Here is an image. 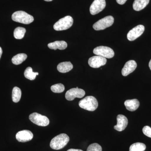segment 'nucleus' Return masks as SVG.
Segmentation results:
<instances>
[{"label":"nucleus","instance_id":"1","mask_svg":"<svg viewBox=\"0 0 151 151\" xmlns=\"http://www.w3.org/2000/svg\"><path fill=\"white\" fill-rule=\"evenodd\" d=\"M69 141V137L65 134L57 135L51 140L50 147L55 150H59L64 148Z\"/></svg>","mask_w":151,"mask_h":151},{"label":"nucleus","instance_id":"2","mask_svg":"<svg viewBox=\"0 0 151 151\" xmlns=\"http://www.w3.org/2000/svg\"><path fill=\"white\" fill-rule=\"evenodd\" d=\"M79 107L86 111H93L98 108V103L96 98L93 96H89L85 97L79 101Z\"/></svg>","mask_w":151,"mask_h":151},{"label":"nucleus","instance_id":"3","mask_svg":"<svg viewBox=\"0 0 151 151\" xmlns=\"http://www.w3.org/2000/svg\"><path fill=\"white\" fill-rule=\"evenodd\" d=\"M12 18L14 21L26 24L31 23L34 20L32 16L22 11L15 12L12 15Z\"/></svg>","mask_w":151,"mask_h":151},{"label":"nucleus","instance_id":"4","mask_svg":"<svg viewBox=\"0 0 151 151\" xmlns=\"http://www.w3.org/2000/svg\"><path fill=\"white\" fill-rule=\"evenodd\" d=\"M73 22V18L70 16H67L56 22L53 26V28L56 31L65 30L70 28Z\"/></svg>","mask_w":151,"mask_h":151},{"label":"nucleus","instance_id":"5","mask_svg":"<svg viewBox=\"0 0 151 151\" xmlns=\"http://www.w3.org/2000/svg\"><path fill=\"white\" fill-rule=\"evenodd\" d=\"M114 19L113 17L108 16L99 20L94 24L93 28L97 31L101 30L110 27L113 25Z\"/></svg>","mask_w":151,"mask_h":151},{"label":"nucleus","instance_id":"6","mask_svg":"<svg viewBox=\"0 0 151 151\" xmlns=\"http://www.w3.org/2000/svg\"><path fill=\"white\" fill-rule=\"evenodd\" d=\"M29 120L34 124L40 127H46L49 124V120L46 116L37 113H32L29 116Z\"/></svg>","mask_w":151,"mask_h":151},{"label":"nucleus","instance_id":"7","mask_svg":"<svg viewBox=\"0 0 151 151\" xmlns=\"http://www.w3.org/2000/svg\"><path fill=\"white\" fill-rule=\"evenodd\" d=\"M93 52L97 55L108 58H112L115 55L112 49L108 47L103 46L97 47L94 49Z\"/></svg>","mask_w":151,"mask_h":151},{"label":"nucleus","instance_id":"8","mask_svg":"<svg viewBox=\"0 0 151 151\" xmlns=\"http://www.w3.org/2000/svg\"><path fill=\"white\" fill-rule=\"evenodd\" d=\"M85 94V91L83 89H79L78 87L72 88L67 91L65 94L66 100L72 101L75 98H81L84 97Z\"/></svg>","mask_w":151,"mask_h":151},{"label":"nucleus","instance_id":"9","mask_svg":"<svg viewBox=\"0 0 151 151\" xmlns=\"http://www.w3.org/2000/svg\"><path fill=\"white\" fill-rule=\"evenodd\" d=\"M106 2L105 0H94L90 7V13L94 15L99 13L105 8Z\"/></svg>","mask_w":151,"mask_h":151},{"label":"nucleus","instance_id":"10","mask_svg":"<svg viewBox=\"0 0 151 151\" xmlns=\"http://www.w3.org/2000/svg\"><path fill=\"white\" fill-rule=\"evenodd\" d=\"M145 27L142 25H139L129 31L127 34V38L129 41H134L137 39L145 31Z\"/></svg>","mask_w":151,"mask_h":151},{"label":"nucleus","instance_id":"11","mask_svg":"<svg viewBox=\"0 0 151 151\" xmlns=\"http://www.w3.org/2000/svg\"><path fill=\"white\" fill-rule=\"evenodd\" d=\"M107 60L103 57L98 56H92L89 58L88 64L90 67L93 68H98L105 65Z\"/></svg>","mask_w":151,"mask_h":151},{"label":"nucleus","instance_id":"12","mask_svg":"<svg viewBox=\"0 0 151 151\" xmlns=\"http://www.w3.org/2000/svg\"><path fill=\"white\" fill-rule=\"evenodd\" d=\"M16 138L19 142H26L32 139L33 138V134L32 132L29 130H22L17 133Z\"/></svg>","mask_w":151,"mask_h":151},{"label":"nucleus","instance_id":"13","mask_svg":"<svg viewBox=\"0 0 151 151\" xmlns=\"http://www.w3.org/2000/svg\"><path fill=\"white\" fill-rule=\"evenodd\" d=\"M117 124L114 126V129L119 132H122L125 130L128 124V120L127 117L120 114L117 116Z\"/></svg>","mask_w":151,"mask_h":151},{"label":"nucleus","instance_id":"14","mask_svg":"<svg viewBox=\"0 0 151 151\" xmlns=\"http://www.w3.org/2000/svg\"><path fill=\"white\" fill-rule=\"evenodd\" d=\"M137 67V63L134 60H130L126 63L122 69V74L126 76L134 71Z\"/></svg>","mask_w":151,"mask_h":151},{"label":"nucleus","instance_id":"15","mask_svg":"<svg viewBox=\"0 0 151 151\" xmlns=\"http://www.w3.org/2000/svg\"><path fill=\"white\" fill-rule=\"evenodd\" d=\"M124 105L127 110L130 111H134L139 108L140 105L139 102L137 99L128 100L124 102Z\"/></svg>","mask_w":151,"mask_h":151},{"label":"nucleus","instance_id":"16","mask_svg":"<svg viewBox=\"0 0 151 151\" xmlns=\"http://www.w3.org/2000/svg\"><path fill=\"white\" fill-rule=\"evenodd\" d=\"M47 46L50 49L56 50L57 49L63 50L67 47V43L64 41H56L54 42L49 43Z\"/></svg>","mask_w":151,"mask_h":151},{"label":"nucleus","instance_id":"17","mask_svg":"<svg viewBox=\"0 0 151 151\" xmlns=\"http://www.w3.org/2000/svg\"><path fill=\"white\" fill-rule=\"evenodd\" d=\"M73 65L70 62H63L60 63L57 66L59 72L62 73H67L72 70Z\"/></svg>","mask_w":151,"mask_h":151},{"label":"nucleus","instance_id":"18","mask_svg":"<svg viewBox=\"0 0 151 151\" xmlns=\"http://www.w3.org/2000/svg\"><path fill=\"white\" fill-rule=\"evenodd\" d=\"M150 0H135L133 3V9L136 11H140L148 4Z\"/></svg>","mask_w":151,"mask_h":151},{"label":"nucleus","instance_id":"19","mask_svg":"<svg viewBox=\"0 0 151 151\" xmlns=\"http://www.w3.org/2000/svg\"><path fill=\"white\" fill-rule=\"evenodd\" d=\"M27 56L24 53H19L15 55L12 58V62L15 65H19L27 58Z\"/></svg>","mask_w":151,"mask_h":151},{"label":"nucleus","instance_id":"20","mask_svg":"<svg viewBox=\"0 0 151 151\" xmlns=\"http://www.w3.org/2000/svg\"><path fill=\"white\" fill-rule=\"evenodd\" d=\"M22 96V91L21 89L19 87H14L12 90V100L14 103H18L20 101L21 99V97Z\"/></svg>","mask_w":151,"mask_h":151},{"label":"nucleus","instance_id":"21","mask_svg":"<svg viewBox=\"0 0 151 151\" xmlns=\"http://www.w3.org/2000/svg\"><path fill=\"white\" fill-rule=\"evenodd\" d=\"M38 72H34L31 67H28L26 69L24 72L25 77L30 80H34L35 79L37 75H38Z\"/></svg>","mask_w":151,"mask_h":151},{"label":"nucleus","instance_id":"22","mask_svg":"<svg viewBox=\"0 0 151 151\" xmlns=\"http://www.w3.org/2000/svg\"><path fill=\"white\" fill-rule=\"evenodd\" d=\"M26 32V30L24 28L22 27H17L14 31V37L17 39H22L24 37Z\"/></svg>","mask_w":151,"mask_h":151},{"label":"nucleus","instance_id":"23","mask_svg":"<svg viewBox=\"0 0 151 151\" xmlns=\"http://www.w3.org/2000/svg\"><path fill=\"white\" fill-rule=\"evenodd\" d=\"M146 149L145 144L140 142L135 143L130 146L129 151H145Z\"/></svg>","mask_w":151,"mask_h":151},{"label":"nucleus","instance_id":"24","mask_svg":"<svg viewBox=\"0 0 151 151\" xmlns=\"http://www.w3.org/2000/svg\"><path fill=\"white\" fill-rule=\"evenodd\" d=\"M51 90L54 93H60L63 92L65 90V87L62 84H57L51 86Z\"/></svg>","mask_w":151,"mask_h":151},{"label":"nucleus","instance_id":"25","mask_svg":"<svg viewBox=\"0 0 151 151\" xmlns=\"http://www.w3.org/2000/svg\"><path fill=\"white\" fill-rule=\"evenodd\" d=\"M86 151H102V147L97 143H94L88 147Z\"/></svg>","mask_w":151,"mask_h":151},{"label":"nucleus","instance_id":"26","mask_svg":"<svg viewBox=\"0 0 151 151\" xmlns=\"http://www.w3.org/2000/svg\"><path fill=\"white\" fill-rule=\"evenodd\" d=\"M143 133L144 134L146 135L149 137L151 138V128L149 126H145L143 128Z\"/></svg>","mask_w":151,"mask_h":151},{"label":"nucleus","instance_id":"27","mask_svg":"<svg viewBox=\"0 0 151 151\" xmlns=\"http://www.w3.org/2000/svg\"><path fill=\"white\" fill-rule=\"evenodd\" d=\"M127 0H116V1L120 5H123L127 1Z\"/></svg>","mask_w":151,"mask_h":151},{"label":"nucleus","instance_id":"28","mask_svg":"<svg viewBox=\"0 0 151 151\" xmlns=\"http://www.w3.org/2000/svg\"><path fill=\"white\" fill-rule=\"evenodd\" d=\"M67 151H83L81 150H78V149H70L68 150Z\"/></svg>","mask_w":151,"mask_h":151},{"label":"nucleus","instance_id":"29","mask_svg":"<svg viewBox=\"0 0 151 151\" xmlns=\"http://www.w3.org/2000/svg\"><path fill=\"white\" fill-rule=\"evenodd\" d=\"M3 53V50L2 49L1 47H0V59H1V57Z\"/></svg>","mask_w":151,"mask_h":151},{"label":"nucleus","instance_id":"30","mask_svg":"<svg viewBox=\"0 0 151 151\" xmlns=\"http://www.w3.org/2000/svg\"><path fill=\"white\" fill-rule=\"evenodd\" d=\"M149 67H150V69L151 70V60H150V62H149Z\"/></svg>","mask_w":151,"mask_h":151},{"label":"nucleus","instance_id":"31","mask_svg":"<svg viewBox=\"0 0 151 151\" xmlns=\"http://www.w3.org/2000/svg\"><path fill=\"white\" fill-rule=\"evenodd\" d=\"M44 1H51L52 0H44Z\"/></svg>","mask_w":151,"mask_h":151}]
</instances>
